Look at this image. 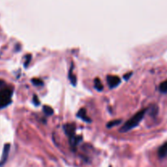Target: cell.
<instances>
[{"label":"cell","mask_w":167,"mask_h":167,"mask_svg":"<svg viewBox=\"0 0 167 167\" xmlns=\"http://www.w3.org/2000/svg\"><path fill=\"white\" fill-rule=\"evenodd\" d=\"M146 112H147V109H142L139 112H138L137 113L135 114L131 119H129L128 121L124 124L123 126L121 128V132H126V131H130L131 129H133L134 127L138 126L141 120L143 118Z\"/></svg>","instance_id":"obj_1"},{"label":"cell","mask_w":167,"mask_h":167,"mask_svg":"<svg viewBox=\"0 0 167 167\" xmlns=\"http://www.w3.org/2000/svg\"><path fill=\"white\" fill-rule=\"evenodd\" d=\"M12 90L8 87L0 91V109H4L12 103Z\"/></svg>","instance_id":"obj_2"},{"label":"cell","mask_w":167,"mask_h":167,"mask_svg":"<svg viewBox=\"0 0 167 167\" xmlns=\"http://www.w3.org/2000/svg\"><path fill=\"white\" fill-rule=\"evenodd\" d=\"M107 82L109 83V86L110 88H114L117 87L120 83H121V78L118 76H108L107 77Z\"/></svg>","instance_id":"obj_3"},{"label":"cell","mask_w":167,"mask_h":167,"mask_svg":"<svg viewBox=\"0 0 167 167\" xmlns=\"http://www.w3.org/2000/svg\"><path fill=\"white\" fill-rule=\"evenodd\" d=\"M10 148H11V145H10L9 143H6L4 145V147H3L2 158H1V160H0V167H2L7 161L8 155H9Z\"/></svg>","instance_id":"obj_4"},{"label":"cell","mask_w":167,"mask_h":167,"mask_svg":"<svg viewBox=\"0 0 167 167\" xmlns=\"http://www.w3.org/2000/svg\"><path fill=\"white\" fill-rule=\"evenodd\" d=\"M65 131L66 135L69 137L74 135L75 133V125L74 124H67L65 126Z\"/></svg>","instance_id":"obj_5"},{"label":"cell","mask_w":167,"mask_h":167,"mask_svg":"<svg viewBox=\"0 0 167 167\" xmlns=\"http://www.w3.org/2000/svg\"><path fill=\"white\" fill-rule=\"evenodd\" d=\"M158 156L160 158H164L167 156V142L163 143L158 149Z\"/></svg>","instance_id":"obj_6"},{"label":"cell","mask_w":167,"mask_h":167,"mask_svg":"<svg viewBox=\"0 0 167 167\" xmlns=\"http://www.w3.org/2000/svg\"><path fill=\"white\" fill-rule=\"evenodd\" d=\"M77 116H78V117H80V118L82 119V120H83V121H88V122L91 121V119L87 117V111H86V109H81L80 110H79V112L78 113V114H77Z\"/></svg>","instance_id":"obj_7"},{"label":"cell","mask_w":167,"mask_h":167,"mask_svg":"<svg viewBox=\"0 0 167 167\" xmlns=\"http://www.w3.org/2000/svg\"><path fill=\"white\" fill-rule=\"evenodd\" d=\"M70 138V145L73 147V148H75L76 146H77V144H78V143H79V141L82 139V137H77V136L73 135L72 136V137H69Z\"/></svg>","instance_id":"obj_8"},{"label":"cell","mask_w":167,"mask_h":167,"mask_svg":"<svg viewBox=\"0 0 167 167\" xmlns=\"http://www.w3.org/2000/svg\"><path fill=\"white\" fill-rule=\"evenodd\" d=\"M94 85H95V88L96 90H98V91H101L102 90H103V88H104L103 84H102L100 80H99V78H98L95 79Z\"/></svg>","instance_id":"obj_9"},{"label":"cell","mask_w":167,"mask_h":167,"mask_svg":"<svg viewBox=\"0 0 167 167\" xmlns=\"http://www.w3.org/2000/svg\"><path fill=\"white\" fill-rule=\"evenodd\" d=\"M43 112L45 113L46 115H47V116H51V115H52L54 113L52 108H51L50 106H47V105L43 107Z\"/></svg>","instance_id":"obj_10"},{"label":"cell","mask_w":167,"mask_h":167,"mask_svg":"<svg viewBox=\"0 0 167 167\" xmlns=\"http://www.w3.org/2000/svg\"><path fill=\"white\" fill-rule=\"evenodd\" d=\"M159 90L162 93H167V80L164 81L163 83H161L160 87H159Z\"/></svg>","instance_id":"obj_11"},{"label":"cell","mask_w":167,"mask_h":167,"mask_svg":"<svg viewBox=\"0 0 167 167\" xmlns=\"http://www.w3.org/2000/svg\"><path fill=\"white\" fill-rule=\"evenodd\" d=\"M121 120H113V121H109V123L107 124V127L108 128H111L113 126H117V125H118V124L121 123Z\"/></svg>","instance_id":"obj_12"},{"label":"cell","mask_w":167,"mask_h":167,"mask_svg":"<svg viewBox=\"0 0 167 167\" xmlns=\"http://www.w3.org/2000/svg\"><path fill=\"white\" fill-rule=\"evenodd\" d=\"M32 83H34L35 86H43V81L39 79V78H34V79H32Z\"/></svg>","instance_id":"obj_13"},{"label":"cell","mask_w":167,"mask_h":167,"mask_svg":"<svg viewBox=\"0 0 167 167\" xmlns=\"http://www.w3.org/2000/svg\"><path fill=\"white\" fill-rule=\"evenodd\" d=\"M69 79H70L71 83H72V84H73V85L76 84V82H77V78H76L75 76L71 75V74H69Z\"/></svg>","instance_id":"obj_14"},{"label":"cell","mask_w":167,"mask_h":167,"mask_svg":"<svg viewBox=\"0 0 167 167\" xmlns=\"http://www.w3.org/2000/svg\"><path fill=\"white\" fill-rule=\"evenodd\" d=\"M33 102H34V104H35V105H39V99H38L37 95H34V98H33Z\"/></svg>","instance_id":"obj_15"},{"label":"cell","mask_w":167,"mask_h":167,"mask_svg":"<svg viewBox=\"0 0 167 167\" xmlns=\"http://www.w3.org/2000/svg\"><path fill=\"white\" fill-rule=\"evenodd\" d=\"M30 60H31V56H30V55H28V56H27V61H26V62L24 63V66H25V67H27V65H28V64L29 63V61H30Z\"/></svg>","instance_id":"obj_16"},{"label":"cell","mask_w":167,"mask_h":167,"mask_svg":"<svg viewBox=\"0 0 167 167\" xmlns=\"http://www.w3.org/2000/svg\"><path fill=\"white\" fill-rule=\"evenodd\" d=\"M131 74H132V73H126V74H125V75L123 76V78L126 79V80H128L129 78H131Z\"/></svg>","instance_id":"obj_17"}]
</instances>
